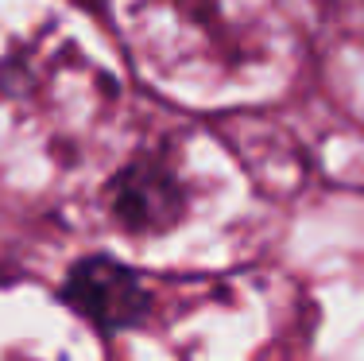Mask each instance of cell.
I'll use <instances>...</instances> for the list:
<instances>
[{"mask_svg":"<svg viewBox=\"0 0 364 361\" xmlns=\"http://www.w3.org/2000/svg\"><path fill=\"white\" fill-rule=\"evenodd\" d=\"M63 303L101 334L132 330L147 319L151 295L136 268L105 253L77 256L63 280Z\"/></svg>","mask_w":364,"mask_h":361,"instance_id":"obj_1","label":"cell"},{"mask_svg":"<svg viewBox=\"0 0 364 361\" xmlns=\"http://www.w3.org/2000/svg\"><path fill=\"white\" fill-rule=\"evenodd\" d=\"M109 214L120 229L136 237H159L171 234L186 218V191L175 179L167 163L140 156L112 175L105 191Z\"/></svg>","mask_w":364,"mask_h":361,"instance_id":"obj_2","label":"cell"},{"mask_svg":"<svg viewBox=\"0 0 364 361\" xmlns=\"http://www.w3.org/2000/svg\"><path fill=\"white\" fill-rule=\"evenodd\" d=\"M74 4H82V8H93V12H105V0H74Z\"/></svg>","mask_w":364,"mask_h":361,"instance_id":"obj_3","label":"cell"}]
</instances>
